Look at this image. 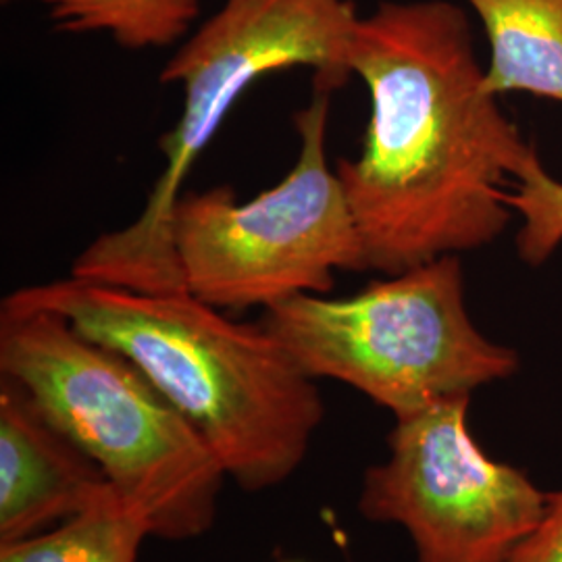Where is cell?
I'll list each match as a JSON object with an SVG mask.
<instances>
[{"label": "cell", "mask_w": 562, "mask_h": 562, "mask_svg": "<svg viewBox=\"0 0 562 562\" xmlns=\"http://www.w3.org/2000/svg\"><path fill=\"white\" fill-rule=\"evenodd\" d=\"M350 67L371 113L359 155L334 169L367 269L396 276L498 240L513 215L504 186L540 157L485 92L467 11L382 2L357 23Z\"/></svg>", "instance_id": "obj_1"}, {"label": "cell", "mask_w": 562, "mask_h": 562, "mask_svg": "<svg viewBox=\"0 0 562 562\" xmlns=\"http://www.w3.org/2000/svg\"><path fill=\"white\" fill-rule=\"evenodd\" d=\"M2 302L55 311L134 362L246 492L290 480L325 419L315 380L261 323L232 322L188 292L144 294L69 276Z\"/></svg>", "instance_id": "obj_2"}, {"label": "cell", "mask_w": 562, "mask_h": 562, "mask_svg": "<svg viewBox=\"0 0 562 562\" xmlns=\"http://www.w3.org/2000/svg\"><path fill=\"white\" fill-rule=\"evenodd\" d=\"M0 375L99 464L150 538L211 531L227 477L222 462L134 362L55 311L2 302Z\"/></svg>", "instance_id": "obj_3"}, {"label": "cell", "mask_w": 562, "mask_h": 562, "mask_svg": "<svg viewBox=\"0 0 562 562\" xmlns=\"http://www.w3.org/2000/svg\"><path fill=\"white\" fill-rule=\"evenodd\" d=\"M352 0H225L222 9L181 44L159 80L180 83L183 104L162 136L165 157L136 222L88 244L71 278L144 294L186 292L171 244V217L183 183L223 121L265 76L306 67L313 88L336 92L355 76Z\"/></svg>", "instance_id": "obj_4"}, {"label": "cell", "mask_w": 562, "mask_h": 562, "mask_svg": "<svg viewBox=\"0 0 562 562\" xmlns=\"http://www.w3.org/2000/svg\"><path fill=\"white\" fill-rule=\"evenodd\" d=\"M261 325L311 380H334L404 417L508 380L519 355L471 322L459 255L371 281L348 299L302 294Z\"/></svg>", "instance_id": "obj_5"}, {"label": "cell", "mask_w": 562, "mask_h": 562, "mask_svg": "<svg viewBox=\"0 0 562 562\" xmlns=\"http://www.w3.org/2000/svg\"><path fill=\"white\" fill-rule=\"evenodd\" d=\"M331 92L292 115L301 150L283 180L238 202L229 186L183 192L171 244L183 290L220 311L271 308L327 294L336 271H364L352 209L327 161Z\"/></svg>", "instance_id": "obj_6"}, {"label": "cell", "mask_w": 562, "mask_h": 562, "mask_svg": "<svg viewBox=\"0 0 562 562\" xmlns=\"http://www.w3.org/2000/svg\"><path fill=\"white\" fill-rule=\"evenodd\" d=\"M469 402L454 396L396 417L387 459L362 480V517L402 525L417 562H508L546 513L548 494L471 438Z\"/></svg>", "instance_id": "obj_7"}, {"label": "cell", "mask_w": 562, "mask_h": 562, "mask_svg": "<svg viewBox=\"0 0 562 562\" xmlns=\"http://www.w3.org/2000/svg\"><path fill=\"white\" fill-rule=\"evenodd\" d=\"M111 482L41 415L20 385L0 382V543L20 542L99 503Z\"/></svg>", "instance_id": "obj_8"}, {"label": "cell", "mask_w": 562, "mask_h": 562, "mask_svg": "<svg viewBox=\"0 0 562 562\" xmlns=\"http://www.w3.org/2000/svg\"><path fill=\"white\" fill-rule=\"evenodd\" d=\"M490 44L485 92L562 102V0H464Z\"/></svg>", "instance_id": "obj_9"}, {"label": "cell", "mask_w": 562, "mask_h": 562, "mask_svg": "<svg viewBox=\"0 0 562 562\" xmlns=\"http://www.w3.org/2000/svg\"><path fill=\"white\" fill-rule=\"evenodd\" d=\"M150 529L111 485L99 503L20 542L0 543V562H138Z\"/></svg>", "instance_id": "obj_10"}, {"label": "cell", "mask_w": 562, "mask_h": 562, "mask_svg": "<svg viewBox=\"0 0 562 562\" xmlns=\"http://www.w3.org/2000/svg\"><path fill=\"white\" fill-rule=\"evenodd\" d=\"M60 34H109L121 48H165L201 15V0H41Z\"/></svg>", "instance_id": "obj_11"}, {"label": "cell", "mask_w": 562, "mask_h": 562, "mask_svg": "<svg viewBox=\"0 0 562 562\" xmlns=\"http://www.w3.org/2000/svg\"><path fill=\"white\" fill-rule=\"evenodd\" d=\"M504 201L521 217L519 257L527 265L548 261L562 246V181L538 161L515 180V192H506Z\"/></svg>", "instance_id": "obj_12"}, {"label": "cell", "mask_w": 562, "mask_h": 562, "mask_svg": "<svg viewBox=\"0 0 562 562\" xmlns=\"http://www.w3.org/2000/svg\"><path fill=\"white\" fill-rule=\"evenodd\" d=\"M508 562H562V490L548 494L542 521Z\"/></svg>", "instance_id": "obj_13"}, {"label": "cell", "mask_w": 562, "mask_h": 562, "mask_svg": "<svg viewBox=\"0 0 562 562\" xmlns=\"http://www.w3.org/2000/svg\"><path fill=\"white\" fill-rule=\"evenodd\" d=\"M2 2H4V4H9V2H18V0H2Z\"/></svg>", "instance_id": "obj_14"}]
</instances>
